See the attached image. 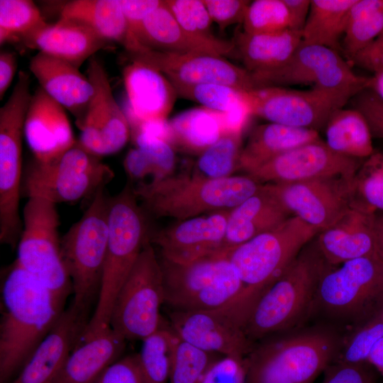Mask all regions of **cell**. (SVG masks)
<instances>
[{"instance_id": "cell-18", "label": "cell", "mask_w": 383, "mask_h": 383, "mask_svg": "<svg viewBox=\"0 0 383 383\" xmlns=\"http://www.w3.org/2000/svg\"><path fill=\"white\" fill-rule=\"evenodd\" d=\"M351 179L324 177L267 184L291 216L321 232L336 223L351 207Z\"/></svg>"}, {"instance_id": "cell-33", "label": "cell", "mask_w": 383, "mask_h": 383, "mask_svg": "<svg viewBox=\"0 0 383 383\" xmlns=\"http://www.w3.org/2000/svg\"><path fill=\"white\" fill-rule=\"evenodd\" d=\"M167 123L172 145L199 155L226 130L222 114L202 106L182 111Z\"/></svg>"}, {"instance_id": "cell-3", "label": "cell", "mask_w": 383, "mask_h": 383, "mask_svg": "<svg viewBox=\"0 0 383 383\" xmlns=\"http://www.w3.org/2000/svg\"><path fill=\"white\" fill-rule=\"evenodd\" d=\"M383 313V257L365 256L332 267L323 277L309 323L343 335Z\"/></svg>"}, {"instance_id": "cell-50", "label": "cell", "mask_w": 383, "mask_h": 383, "mask_svg": "<svg viewBox=\"0 0 383 383\" xmlns=\"http://www.w3.org/2000/svg\"><path fill=\"white\" fill-rule=\"evenodd\" d=\"M210 17L221 31L228 27L243 23L250 3L247 0H204Z\"/></svg>"}, {"instance_id": "cell-10", "label": "cell", "mask_w": 383, "mask_h": 383, "mask_svg": "<svg viewBox=\"0 0 383 383\" xmlns=\"http://www.w3.org/2000/svg\"><path fill=\"white\" fill-rule=\"evenodd\" d=\"M30 78L19 75L0 109V242L18 245L23 229L19 213L22 184V140L31 99Z\"/></svg>"}, {"instance_id": "cell-44", "label": "cell", "mask_w": 383, "mask_h": 383, "mask_svg": "<svg viewBox=\"0 0 383 383\" xmlns=\"http://www.w3.org/2000/svg\"><path fill=\"white\" fill-rule=\"evenodd\" d=\"M243 26V31L250 34L294 30L291 14L284 0L250 1Z\"/></svg>"}, {"instance_id": "cell-24", "label": "cell", "mask_w": 383, "mask_h": 383, "mask_svg": "<svg viewBox=\"0 0 383 383\" xmlns=\"http://www.w3.org/2000/svg\"><path fill=\"white\" fill-rule=\"evenodd\" d=\"M65 110L40 87L32 94L23 135L35 161H53L77 143Z\"/></svg>"}, {"instance_id": "cell-38", "label": "cell", "mask_w": 383, "mask_h": 383, "mask_svg": "<svg viewBox=\"0 0 383 383\" xmlns=\"http://www.w3.org/2000/svg\"><path fill=\"white\" fill-rule=\"evenodd\" d=\"M172 84L177 96L197 102L202 107L224 115L228 123L245 121V116L249 115L242 101L243 90L219 84Z\"/></svg>"}, {"instance_id": "cell-32", "label": "cell", "mask_w": 383, "mask_h": 383, "mask_svg": "<svg viewBox=\"0 0 383 383\" xmlns=\"http://www.w3.org/2000/svg\"><path fill=\"white\" fill-rule=\"evenodd\" d=\"M302 42L301 30L274 33H240L237 48L245 68L252 74L277 69L293 55Z\"/></svg>"}, {"instance_id": "cell-19", "label": "cell", "mask_w": 383, "mask_h": 383, "mask_svg": "<svg viewBox=\"0 0 383 383\" xmlns=\"http://www.w3.org/2000/svg\"><path fill=\"white\" fill-rule=\"evenodd\" d=\"M364 160L338 154L318 139L282 153L248 174L262 184L353 178Z\"/></svg>"}, {"instance_id": "cell-6", "label": "cell", "mask_w": 383, "mask_h": 383, "mask_svg": "<svg viewBox=\"0 0 383 383\" xmlns=\"http://www.w3.org/2000/svg\"><path fill=\"white\" fill-rule=\"evenodd\" d=\"M138 201L130 180L119 193L109 197L108 244L99 296L80 341L109 328L117 294L150 236Z\"/></svg>"}, {"instance_id": "cell-13", "label": "cell", "mask_w": 383, "mask_h": 383, "mask_svg": "<svg viewBox=\"0 0 383 383\" xmlns=\"http://www.w3.org/2000/svg\"><path fill=\"white\" fill-rule=\"evenodd\" d=\"M22 220L16 262L65 304L72 294V287L61 257L56 204L40 198H29Z\"/></svg>"}, {"instance_id": "cell-7", "label": "cell", "mask_w": 383, "mask_h": 383, "mask_svg": "<svg viewBox=\"0 0 383 383\" xmlns=\"http://www.w3.org/2000/svg\"><path fill=\"white\" fill-rule=\"evenodd\" d=\"M319 232L292 216L228 251V257L244 287L238 299L250 314L262 294Z\"/></svg>"}, {"instance_id": "cell-36", "label": "cell", "mask_w": 383, "mask_h": 383, "mask_svg": "<svg viewBox=\"0 0 383 383\" xmlns=\"http://www.w3.org/2000/svg\"><path fill=\"white\" fill-rule=\"evenodd\" d=\"M355 0H311L302 42L324 46L340 53L349 9Z\"/></svg>"}, {"instance_id": "cell-45", "label": "cell", "mask_w": 383, "mask_h": 383, "mask_svg": "<svg viewBox=\"0 0 383 383\" xmlns=\"http://www.w3.org/2000/svg\"><path fill=\"white\" fill-rule=\"evenodd\" d=\"M382 337L383 313L344 335L333 362H367L371 350Z\"/></svg>"}, {"instance_id": "cell-34", "label": "cell", "mask_w": 383, "mask_h": 383, "mask_svg": "<svg viewBox=\"0 0 383 383\" xmlns=\"http://www.w3.org/2000/svg\"><path fill=\"white\" fill-rule=\"evenodd\" d=\"M324 128L325 143L338 154L365 160L374 152L368 123L354 108L335 110Z\"/></svg>"}, {"instance_id": "cell-16", "label": "cell", "mask_w": 383, "mask_h": 383, "mask_svg": "<svg viewBox=\"0 0 383 383\" xmlns=\"http://www.w3.org/2000/svg\"><path fill=\"white\" fill-rule=\"evenodd\" d=\"M167 315L179 339L206 352L245 357L255 344L246 336L245 320L233 301L211 310H168Z\"/></svg>"}, {"instance_id": "cell-14", "label": "cell", "mask_w": 383, "mask_h": 383, "mask_svg": "<svg viewBox=\"0 0 383 383\" xmlns=\"http://www.w3.org/2000/svg\"><path fill=\"white\" fill-rule=\"evenodd\" d=\"M337 51L301 42L282 66L252 74L256 88L311 84L312 87L348 98L367 89L370 77L356 74Z\"/></svg>"}, {"instance_id": "cell-4", "label": "cell", "mask_w": 383, "mask_h": 383, "mask_svg": "<svg viewBox=\"0 0 383 383\" xmlns=\"http://www.w3.org/2000/svg\"><path fill=\"white\" fill-rule=\"evenodd\" d=\"M316 237L255 304L244 328L252 343L309 323L320 282L333 267L319 250Z\"/></svg>"}, {"instance_id": "cell-60", "label": "cell", "mask_w": 383, "mask_h": 383, "mask_svg": "<svg viewBox=\"0 0 383 383\" xmlns=\"http://www.w3.org/2000/svg\"><path fill=\"white\" fill-rule=\"evenodd\" d=\"M383 101V70L377 72L370 77L368 88Z\"/></svg>"}, {"instance_id": "cell-53", "label": "cell", "mask_w": 383, "mask_h": 383, "mask_svg": "<svg viewBox=\"0 0 383 383\" xmlns=\"http://www.w3.org/2000/svg\"><path fill=\"white\" fill-rule=\"evenodd\" d=\"M127 23L128 35L127 45L132 35L140 28L143 20L163 2L161 0H120Z\"/></svg>"}, {"instance_id": "cell-26", "label": "cell", "mask_w": 383, "mask_h": 383, "mask_svg": "<svg viewBox=\"0 0 383 383\" xmlns=\"http://www.w3.org/2000/svg\"><path fill=\"white\" fill-rule=\"evenodd\" d=\"M376 213L352 205L336 223L318 233L316 241L329 265L336 267L378 253L374 232Z\"/></svg>"}, {"instance_id": "cell-20", "label": "cell", "mask_w": 383, "mask_h": 383, "mask_svg": "<svg viewBox=\"0 0 383 383\" xmlns=\"http://www.w3.org/2000/svg\"><path fill=\"white\" fill-rule=\"evenodd\" d=\"M131 61L145 63L161 72L172 83L219 84L248 91L256 89L245 67L211 54H173L151 50L127 52Z\"/></svg>"}, {"instance_id": "cell-57", "label": "cell", "mask_w": 383, "mask_h": 383, "mask_svg": "<svg viewBox=\"0 0 383 383\" xmlns=\"http://www.w3.org/2000/svg\"><path fill=\"white\" fill-rule=\"evenodd\" d=\"M292 16L294 30H302L308 17L311 1L284 0Z\"/></svg>"}, {"instance_id": "cell-43", "label": "cell", "mask_w": 383, "mask_h": 383, "mask_svg": "<svg viewBox=\"0 0 383 383\" xmlns=\"http://www.w3.org/2000/svg\"><path fill=\"white\" fill-rule=\"evenodd\" d=\"M223 355L201 350L177 337L168 383H200Z\"/></svg>"}, {"instance_id": "cell-42", "label": "cell", "mask_w": 383, "mask_h": 383, "mask_svg": "<svg viewBox=\"0 0 383 383\" xmlns=\"http://www.w3.org/2000/svg\"><path fill=\"white\" fill-rule=\"evenodd\" d=\"M352 205L383 212V150L366 158L350 181Z\"/></svg>"}, {"instance_id": "cell-15", "label": "cell", "mask_w": 383, "mask_h": 383, "mask_svg": "<svg viewBox=\"0 0 383 383\" xmlns=\"http://www.w3.org/2000/svg\"><path fill=\"white\" fill-rule=\"evenodd\" d=\"M243 105L249 114L287 126L318 131L331 115L350 101L346 97L314 87L298 90L266 87L243 90Z\"/></svg>"}, {"instance_id": "cell-40", "label": "cell", "mask_w": 383, "mask_h": 383, "mask_svg": "<svg viewBox=\"0 0 383 383\" xmlns=\"http://www.w3.org/2000/svg\"><path fill=\"white\" fill-rule=\"evenodd\" d=\"M243 129H227L202 153L196 162L194 173L218 179L234 175L239 168L243 149Z\"/></svg>"}, {"instance_id": "cell-8", "label": "cell", "mask_w": 383, "mask_h": 383, "mask_svg": "<svg viewBox=\"0 0 383 383\" xmlns=\"http://www.w3.org/2000/svg\"><path fill=\"white\" fill-rule=\"evenodd\" d=\"M109 197L105 187L101 188L61 238V257L72 287L71 305L89 319L98 299L107 250Z\"/></svg>"}, {"instance_id": "cell-21", "label": "cell", "mask_w": 383, "mask_h": 383, "mask_svg": "<svg viewBox=\"0 0 383 383\" xmlns=\"http://www.w3.org/2000/svg\"><path fill=\"white\" fill-rule=\"evenodd\" d=\"M230 210L215 211L186 220L150 235L158 257L187 262L223 250Z\"/></svg>"}, {"instance_id": "cell-58", "label": "cell", "mask_w": 383, "mask_h": 383, "mask_svg": "<svg viewBox=\"0 0 383 383\" xmlns=\"http://www.w3.org/2000/svg\"><path fill=\"white\" fill-rule=\"evenodd\" d=\"M367 362L383 376V337L373 346Z\"/></svg>"}, {"instance_id": "cell-23", "label": "cell", "mask_w": 383, "mask_h": 383, "mask_svg": "<svg viewBox=\"0 0 383 383\" xmlns=\"http://www.w3.org/2000/svg\"><path fill=\"white\" fill-rule=\"evenodd\" d=\"M89 321L88 316L70 306L9 383H55Z\"/></svg>"}, {"instance_id": "cell-46", "label": "cell", "mask_w": 383, "mask_h": 383, "mask_svg": "<svg viewBox=\"0 0 383 383\" xmlns=\"http://www.w3.org/2000/svg\"><path fill=\"white\" fill-rule=\"evenodd\" d=\"M173 16L189 34L201 39L213 40L218 38L211 31L213 23L204 0H165Z\"/></svg>"}, {"instance_id": "cell-22", "label": "cell", "mask_w": 383, "mask_h": 383, "mask_svg": "<svg viewBox=\"0 0 383 383\" xmlns=\"http://www.w3.org/2000/svg\"><path fill=\"white\" fill-rule=\"evenodd\" d=\"M128 52L146 49L173 54H211L225 57L235 45L220 38L208 40L195 37L176 21L165 1L143 20L125 47Z\"/></svg>"}, {"instance_id": "cell-25", "label": "cell", "mask_w": 383, "mask_h": 383, "mask_svg": "<svg viewBox=\"0 0 383 383\" xmlns=\"http://www.w3.org/2000/svg\"><path fill=\"white\" fill-rule=\"evenodd\" d=\"M29 69L40 87L72 114L80 129L94 94L88 77L73 65L39 52L31 58Z\"/></svg>"}, {"instance_id": "cell-9", "label": "cell", "mask_w": 383, "mask_h": 383, "mask_svg": "<svg viewBox=\"0 0 383 383\" xmlns=\"http://www.w3.org/2000/svg\"><path fill=\"white\" fill-rule=\"evenodd\" d=\"M158 259L165 305L168 310L192 311L221 308L236 299L243 291V284L228 257V251L187 262Z\"/></svg>"}, {"instance_id": "cell-28", "label": "cell", "mask_w": 383, "mask_h": 383, "mask_svg": "<svg viewBox=\"0 0 383 383\" xmlns=\"http://www.w3.org/2000/svg\"><path fill=\"white\" fill-rule=\"evenodd\" d=\"M21 43L79 68L99 50L110 43L79 21L60 18L26 37Z\"/></svg>"}, {"instance_id": "cell-12", "label": "cell", "mask_w": 383, "mask_h": 383, "mask_svg": "<svg viewBox=\"0 0 383 383\" xmlns=\"http://www.w3.org/2000/svg\"><path fill=\"white\" fill-rule=\"evenodd\" d=\"M114 177L99 157L77 143L59 158L45 163L34 160L23 173L21 192L55 204L91 198Z\"/></svg>"}, {"instance_id": "cell-49", "label": "cell", "mask_w": 383, "mask_h": 383, "mask_svg": "<svg viewBox=\"0 0 383 383\" xmlns=\"http://www.w3.org/2000/svg\"><path fill=\"white\" fill-rule=\"evenodd\" d=\"M245 357H221L209 367L200 383H245Z\"/></svg>"}, {"instance_id": "cell-52", "label": "cell", "mask_w": 383, "mask_h": 383, "mask_svg": "<svg viewBox=\"0 0 383 383\" xmlns=\"http://www.w3.org/2000/svg\"><path fill=\"white\" fill-rule=\"evenodd\" d=\"M93 383H144L136 354L121 357L107 367Z\"/></svg>"}, {"instance_id": "cell-1", "label": "cell", "mask_w": 383, "mask_h": 383, "mask_svg": "<svg viewBox=\"0 0 383 383\" xmlns=\"http://www.w3.org/2000/svg\"><path fill=\"white\" fill-rule=\"evenodd\" d=\"M15 260L1 284L0 383H9L28 361L65 309Z\"/></svg>"}, {"instance_id": "cell-27", "label": "cell", "mask_w": 383, "mask_h": 383, "mask_svg": "<svg viewBox=\"0 0 383 383\" xmlns=\"http://www.w3.org/2000/svg\"><path fill=\"white\" fill-rule=\"evenodd\" d=\"M131 114L129 123L166 121L177 94L172 82L157 69L131 61L123 70Z\"/></svg>"}, {"instance_id": "cell-31", "label": "cell", "mask_w": 383, "mask_h": 383, "mask_svg": "<svg viewBox=\"0 0 383 383\" xmlns=\"http://www.w3.org/2000/svg\"><path fill=\"white\" fill-rule=\"evenodd\" d=\"M320 139L317 131L267 123L256 126L243 147L239 168L250 173L275 157Z\"/></svg>"}, {"instance_id": "cell-11", "label": "cell", "mask_w": 383, "mask_h": 383, "mask_svg": "<svg viewBox=\"0 0 383 383\" xmlns=\"http://www.w3.org/2000/svg\"><path fill=\"white\" fill-rule=\"evenodd\" d=\"M163 304L161 267L149 236L117 294L109 327L127 341H142L167 325L160 312Z\"/></svg>"}, {"instance_id": "cell-30", "label": "cell", "mask_w": 383, "mask_h": 383, "mask_svg": "<svg viewBox=\"0 0 383 383\" xmlns=\"http://www.w3.org/2000/svg\"><path fill=\"white\" fill-rule=\"evenodd\" d=\"M126 342L110 327L79 342L70 353L55 383H93L121 358Z\"/></svg>"}, {"instance_id": "cell-59", "label": "cell", "mask_w": 383, "mask_h": 383, "mask_svg": "<svg viewBox=\"0 0 383 383\" xmlns=\"http://www.w3.org/2000/svg\"><path fill=\"white\" fill-rule=\"evenodd\" d=\"M374 232L378 253L383 257V212L376 213L374 219Z\"/></svg>"}, {"instance_id": "cell-55", "label": "cell", "mask_w": 383, "mask_h": 383, "mask_svg": "<svg viewBox=\"0 0 383 383\" xmlns=\"http://www.w3.org/2000/svg\"><path fill=\"white\" fill-rule=\"evenodd\" d=\"M350 61L353 65L370 70L373 74L383 70V32Z\"/></svg>"}, {"instance_id": "cell-54", "label": "cell", "mask_w": 383, "mask_h": 383, "mask_svg": "<svg viewBox=\"0 0 383 383\" xmlns=\"http://www.w3.org/2000/svg\"><path fill=\"white\" fill-rule=\"evenodd\" d=\"M123 167L131 182L143 180L148 177H151L150 181L155 179V174L152 164L144 152L136 147L126 154Z\"/></svg>"}, {"instance_id": "cell-47", "label": "cell", "mask_w": 383, "mask_h": 383, "mask_svg": "<svg viewBox=\"0 0 383 383\" xmlns=\"http://www.w3.org/2000/svg\"><path fill=\"white\" fill-rule=\"evenodd\" d=\"M131 138L135 147L144 152L154 168L155 177L152 181L172 174L176 157L169 141L140 130H131Z\"/></svg>"}, {"instance_id": "cell-41", "label": "cell", "mask_w": 383, "mask_h": 383, "mask_svg": "<svg viewBox=\"0 0 383 383\" xmlns=\"http://www.w3.org/2000/svg\"><path fill=\"white\" fill-rule=\"evenodd\" d=\"M47 23L30 0L0 1V44L20 42Z\"/></svg>"}, {"instance_id": "cell-56", "label": "cell", "mask_w": 383, "mask_h": 383, "mask_svg": "<svg viewBox=\"0 0 383 383\" xmlns=\"http://www.w3.org/2000/svg\"><path fill=\"white\" fill-rule=\"evenodd\" d=\"M17 67L15 53L2 51L0 54V99H2L13 79Z\"/></svg>"}, {"instance_id": "cell-2", "label": "cell", "mask_w": 383, "mask_h": 383, "mask_svg": "<svg viewBox=\"0 0 383 383\" xmlns=\"http://www.w3.org/2000/svg\"><path fill=\"white\" fill-rule=\"evenodd\" d=\"M343 335L319 323L256 342L245 357V383H313L334 362Z\"/></svg>"}, {"instance_id": "cell-35", "label": "cell", "mask_w": 383, "mask_h": 383, "mask_svg": "<svg viewBox=\"0 0 383 383\" xmlns=\"http://www.w3.org/2000/svg\"><path fill=\"white\" fill-rule=\"evenodd\" d=\"M60 18L79 21L109 42L125 46L128 29L120 0H74L64 5Z\"/></svg>"}, {"instance_id": "cell-39", "label": "cell", "mask_w": 383, "mask_h": 383, "mask_svg": "<svg viewBox=\"0 0 383 383\" xmlns=\"http://www.w3.org/2000/svg\"><path fill=\"white\" fill-rule=\"evenodd\" d=\"M177 340L168 323L142 340L136 356L144 383H168Z\"/></svg>"}, {"instance_id": "cell-51", "label": "cell", "mask_w": 383, "mask_h": 383, "mask_svg": "<svg viewBox=\"0 0 383 383\" xmlns=\"http://www.w3.org/2000/svg\"><path fill=\"white\" fill-rule=\"evenodd\" d=\"M350 101L352 108L367 120L372 136L383 139V101L370 89L361 91Z\"/></svg>"}, {"instance_id": "cell-17", "label": "cell", "mask_w": 383, "mask_h": 383, "mask_svg": "<svg viewBox=\"0 0 383 383\" xmlns=\"http://www.w3.org/2000/svg\"><path fill=\"white\" fill-rule=\"evenodd\" d=\"M87 77L94 94L77 143L98 157L112 155L125 147L131 138L127 115L116 102L107 72L95 56L89 60Z\"/></svg>"}, {"instance_id": "cell-48", "label": "cell", "mask_w": 383, "mask_h": 383, "mask_svg": "<svg viewBox=\"0 0 383 383\" xmlns=\"http://www.w3.org/2000/svg\"><path fill=\"white\" fill-rule=\"evenodd\" d=\"M321 383H375L374 367L367 362H332L323 372Z\"/></svg>"}, {"instance_id": "cell-5", "label": "cell", "mask_w": 383, "mask_h": 383, "mask_svg": "<svg viewBox=\"0 0 383 383\" xmlns=\"http://www.w3.org/2000/svg\"><path fill=\"white\" fill-rule=\"evenodd\" d=\"M262 184L250 174L211 179L193 172L140 182L134 192L154 216L180 221L231 210L258 192Z\"/></svg>"}, {"instance_id": "cell-29", "label": "cell", "mask_w": 383, "mask_h": 383, "mask_svg": "<svg viewBox=\"0 0 383 383\" xmlns=\"http://www.w3.org/2000/svg\"><path fill=\"white\" fill-rule=\"evenodd\" d=\"M292 216L263 184L255 194L230 210L223 250L228 251Z\"/></svg>"}, {"instance_id": "cell-37", "label": "cell", "mask_w": 383, "mask_h": 383, "mask_svg": "<svg viewBox=\"0 0 383 383\" xmlns=\"http://www.w3.org/2000/svg\"><path fill=\"white\" fill-rule=\"evenodd\" d=\"M382 32L383 0H355L348 11L342 52L350 61Z\"/></svg>"}]
</instances>
